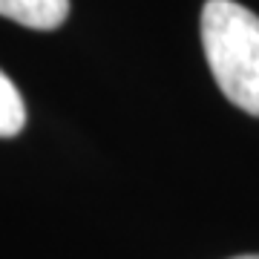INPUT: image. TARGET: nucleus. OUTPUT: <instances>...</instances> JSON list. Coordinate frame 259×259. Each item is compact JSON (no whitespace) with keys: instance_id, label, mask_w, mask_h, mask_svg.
Returning <instances> with one entry per match:
<instances>
[{"instance_id":"obj_2","label":"nucleus","mask_w":259,"mask_h":259,"mask_svg":"<svg viewBox=\"0 0 259 259\" xmlns=\"http://www.w3.org/2000/svg\"><path fill=\"white\" fill-rule=\"evenodd\" d=\"M0 15L29 29H58L69 15V0H0Z\"/></svg>"},{"instance_id":"obj_4","label":"nucleus","mask_w":259,"mask_h":259,"mask_svg":"<svg viewBox=\"0 0 259 259\" xmlns=\"http://www.w3.org/2000/svg\"><path fill=\"white\" fill-rule=\"evenodd\" d=\"M233 259H259V253H248V256H233Z\"/></svg>"},{"instance_id":"obj_3","label":"nucleus","mask_w":259,"mask_h":259,"mask_svg":"<svg viewBox=\"0 0 259 259\" xmlns=\"http://www.w3.org/2000/svg\"><path fill=\"white\" fill-rule=\"evenodd\" d=\"M26 124V104L23 95L18 93V87L6 78V72L0 69V139H12L18 136Z\"/></svg>"},{"instance_id":"obj_1","label":"nucleus","mask_w":259,"mask_h":259,"mask_svg":"<svg viewBox=\"0 0 259 259\" xmlns=\"http://www.w3.org/2000/svg\"><path fill=\"white\" fill-rule=\"evenodd\" d=\"M202 47L225 98L259 115V15L236 0H207L202 9Z\"/></svg>"}]
</instances>
